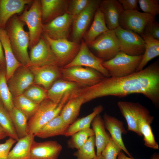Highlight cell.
<instances>
[{"label":"cell","mask_w":159,"mask_h":159,"mask_svg":"<svg viewBox=\"0 0 159 159\" xmlns=\"http://www.w3.org/2000/svg\"><path fill=\"white\" fill-rule=\"evenodd\" d=\"M83 103L93 99L112 96L123 97L141 94L159 107V63L157 61L142 70L121 77H105L97 84L77 91Z\"/></svg>","instance_id":"1"},{"label":"cell","mask_w":159,"mask_h":159,"mask_svg":"<svg viewBox=\"0 0 159 159\" xmlns=\"http://www.w3.org/2000/svg\"><path fill=\"white\" fill-rule=\"evenodd\" d=\"M7 31H6L10 44L14 54L23 66L28 67L30 63L28 52L29 37L28 32L24 29V23L16 16L10 19Z\"/></svg>","instance_id":"2"},{"label":"cell","mask_w":159,"mask_h":159,"mask_svg":"<svg viewBox=\"0 0 159 159\" xmlns=\"http://www.w3.org/2000/svg\"><path fill=\"white\" fill-rule=\"evenodd\" d=\"M72 94L66 95L58 104L48 98L41 103L36 112L28 121V134L34 135L46 123L59 115Z\"/></svg>","instance_id":"3"},{"label":"cell","mask_w":159,"mask_h":159,"mask_svg":"<svg viewBox=\"0 0 159 159\" xmlns=\"http://www.w3.org/2000/svg\"><path fill=\"white\" fill-rule=\"evenodd\" d=\"M142 57L143 55L131 56L120 51L112 58L103 62L102 65L110 77H123L136 72Z\"/></svg>","instance_id":"4"},{"label":"cell","mask_w":159,"mask_h":159,"mask_svg":"<svg viewBox=\"0 0 159 159\" xmlns=\"http://www.w3.org/2000/svg\"><path fill=\"white\" fill-rule=\"evenodd\" d=\"M61 78L77 84L82 88L95 85L105 77L93 69L82 66L60 67Z\"/></svg>","instance_id":"5"},{"label":"cell","mask_w":159,"mask_h":159,"mask_svg":"<svg viewBox=\"0 0 159 159\" xmlns=\"http://www.w3.org/2000/svg\"><path fill=\"white\" fill-rule=\"evenodd\" d=\"M19 18L28 27L29 37V48L31 49L38 43L43 33V24L40 0L34 1L29 9H26Z\"/></svg>","instance_id":"6"},{"label":"cell","mask_w":159,"mask_h":159,"mask_svg":"<svg viewBox=\"0 0 159 159\" xmlns=\"http://www.w3.org/2000/svg\"><path fill=\"white\" fill-rule=\"evenodd\" d=\"M104 62L113 58L120 52V43L114 30L102 33L87 45Z\"/></svg>","instance_id":"7"},{"label":"cell","mask_w":159,"mask_h":159,"mask_svg":"<svg viewBox=\"0 0 159 159\" xmlns=\"http://www.w3.org/2000/svg\"><path fill=\"white\" fill-rule=\"evenodd\" d=\"M42 35L49 43L59 66L63 67L70 63L80 50V44L79 43L67 39H54L44 34Z\"/></svg>","instance_id":"8"},{"label":"cell","mask_w":159,"mask_h":159,"mask_svg":"<svg viewBox=\"0 0 159 159\" xmlns=\"http://www.w3.org/2000/svg\"><path fill=\"white\" fill-rule=\"evenodd\" d=\"M134 106L139 130L143 136L145 145L148 147L158 149L159 145L155 140L150 126L154 117L150 114L146 107L140 103L134 102Z\"/></svg>","instance_id":"9"},{"label":"cell","mask_w":159,"mask_h":159,"mask_svg":"<svg viewBox=\"0 0 159 159\" xmlns=\"http://www.w3.org/2000/svg\"><path fill=\"white\" fill-rule=\"evenodd\" d=\"M114 30L119 40L120 51L131 56L143 54L145 42L140 35L124 29L119 26Z\"/></svg>","instance_id":"10"},{"label":"cell","mask_w":159,"mask_h":159,"mask_svg":"<svg viewBox=\"0 0 159 159\" xmlns=\"http://www.w3.org/2000/svg\"><path fill=\"white\" fill-rule=\"evenodd\" d=\"M81 40L80 49L76 56L70 63L62 67L84 66L97 70L105 77H110L108 72L102 65L103 60L92 53L84 40Z\"/></svg>","instance_id":"11"},{"label":"cell","mask_w":159,"mask_h":159,"mask_svg":"<svg viewBox=\"0 0 159 159\" xmlns=\"http://www.w3.org/2000/svg\"><path fill=\"white\" fill-rule=\"evenodd\" d=\"M155 20V17L138 10H124L120 17L119 26L141 36L147 25Z\"/></svg>","instance_id":"12"},{"label":"cell","mask_w":159,"mask_h":159,"mask_svg":"<svg viewBox=\"0 0 159 159\" xmlns=\"http://www.w3.org/2000/svg\"><path fill=\"white\" fill-rule=\"evenodd\" d=\"M101 0H90L86 8L76 17L73 22L72 34V41L79 43L84 37L86 31Z\"/></svg>","instance_id":"13"},{"label":"cell","mask_w":159,"mask_h":159,"mask_svg":"<svg viewBox=\"0 0 159 159\" xmlns=\"http://www.w3.org/2000/svg\"><path fill=\"white\" fill-rule=\"evenodd\" d=\"M74 17L66 13L43 24V34L54 39H67Z\"/></svg>","instance_id":"14"},{"label":"cell","mask_w":159,"mask_h":159,"mask_svg":"<svg viewBox=\"0 0 159 159\" xmlns=\"http://www.w3.org/2000/svg\"><path fill=\"white\" fill-rule=\"evenodd\" d=\"M30 49V63L28 67L51 64L59 66L49 43L42 34L38 43Z\"/></svg>","instance_id":"15"},{"label":"cell","mask_w":159,"mask_h":159,"mask_svg":"<svg viewBox=\"0 0 159 159\" xmlns=\"http://www.w3.org/2000/svg\"><path fill=\"white\" fill-rule=\"evenodd\" d=\"M57 65L28 67L33 74L34 82L48 90L57 80L61 78L60 67Z\"/></svg>","instance_id":"16"},{"label":"cell","mask_w":159,"mask_h":159,"mask_svg":"<svg viewBox=\"0 0 159 159\" xmlns=\"http://www.w3.org/2000/svg\"><path fill=\"white\" fill-rule=\"evenodd\" d=\"M62 145L56 141L37 142L34 140L30 148L31 159H57Z\"/></svg>","instance_id":"17"},{"label":"cell","mask_w":159,"mask_h":159,"mask_svg":"<svg viewBox=\"0 0 159 159\" xmlns=\"http://www.w3.org/2000/svg\"><path fill=\"white\" fill-rule=\"evenodd\" d=\"M9 87L14 97L23 94L34 82V75L28 67L23 66L9 79Z\"/></svg>","instance_id":"18"},{"label":"cell","mask_w":159,"mask_h":159,"mask_svg":"<svg viewBox=\"0 0 159 159\" xmlns=\"http://www.w3.org/2000/svg\"><path fill=\"white\" fill-rule=\"evenodd\" d=\"M99 7L109 30H114L119 26L120 17L124 10L118 0L101 1Z\"/></svg>","instance_id":"19"},{"label":"cell","mask_w":159,"mask_h":159,"mask_svg":"<svg viewBox=\"0 0 159 159\" xmlns=\"http://www.w3.org/2000/svg\"><path fill=\"white\" fill-rule=\"evenodd\" d=\"M43 24L67 13L69 0H40Z\"/></svg>","instance_id":"20"},{"label":"cell","mask_w":159,"mask_h":159,"mask_svg":"<svg viewBox=\"0 0 159 159\" xmlns=\"http://www.w3.org/2000/svg\"><path fill=\"white\" fill-rule=\"evenodd\" d=\"M103 119L105 128L109 132L112 139L130 157L132 158L125 147L122 139V135L127 133L123 122L106 113H104Z\"/></svg>","instance_id":"21"},{"label":"cell","mask_w":159,"mask_h":159,"mask_svg":"<svg viewBox=\"0 0 159 159\" xmlns=\"http://www.w3.org/2000/svg\"><path fill=\"white\" fill-rule=\"evenodd\" d=\"M82 88L75 82L60 78L54 82L47 90V98L58 104L66 95L73 93Z\"/></svg>","instance_id":"22"},{"label":"cell","mask_w":159,"mask_h":159,"mask_svg":"<svg viewBox=\"0 0 159 159\" xmlns=\"http://www.w3.org/2000/svg\"><path fill=\"white\" fill-rule=\"evenodd\" d=\"M0 40L4 51L6 70L7 81L9 80L22 64L16 57L11 48L6 31L4 29L0 28Z\"/></svg>","instance_id":"23"},{"label":"cell","mask_w":159,"mask_h":159,"mask_svg":"<svg viewBox=\"0 0 159 159\" xmlns=\"http://www.w3.org/2000/svg\"><path fill=\"white\" fill-rule=\"evenodd\" d=\"M32 0H0V28L4 29L8 20L14 15L21 12Z\"/></svg>","instance_id":"24"},{"label":"cell","mask_w":159,"mask_h":159,"mask_svg":"<svg viewBox=\"0 0 159 159\" xmlns=\"http://www.w3.org/2000/svg\"><path fill=\"white\" fill-rule=\"evenodd\" d=\"M69 125L63 120L59 114L46 123L34 135L42 139L58 135H64Z\"/></svg>","instance_id":"25"},{"label":"cell","mask_w":159,"mask_h":159,"mask_svg":"<svg viewBox=\"0 0 159 159\" xmlns=\"http://www.w3.org/2000/svg\"><path fill=\"white\" fill-rule=\"evenodd\" d=\"M83 104L82 100L76 93V91L71 95L59 114L67 124L70 125L77 120Z\"/></svg>","instance_id":"26"},{"label":"cell","mask_w":159,"mask_h":159,"mask_svg":"<svg viewBox=\"0 0 159 159\" xmlns=\"http://www.w3.org/2000/svg\"><path fill=\"white\" fill-rule=\"evenodd\" d=\"M91 125L94 133L97 149L96 155L97 156H98L101 155L111 137L106 132L103 119L100 114L95 117Z\"/></svg>","instance_id":"27"},{"label":"cell","mask_w":159,"mask_h":159,"mask_svg":"<svg viewBox=\"0 0 159 159\" xmlns=\"http://www.w3.org/2000/svg\"><path fill=\"white\" fill-rule=\"evenodd\" d=\"M108 30L103 14L98 7L95 14L92 24L84 37V41L88 45L101 34Z\"/></svg>","instance_id":"28"},{"label":"cell","mask_w":159,"mask_h":159,"mask_svg":"<svg viewBox=\"0 0 159 159\" xmlns=\"http://www.w3.org/2000/svg\"><path fill=\"white\" fill-rule=\"evenodd\" d=\"M145 42V51L136 72L142 70L151 60L159 55V40L146 34L141 36Z\"/></svg>","instance_id":"29"},{"label":"cell","mask_w":159,"mask_h":159,"mask_svg":"<svg viewBox=\"0 0 159 159\" xmlns=\"http://www.w3.org/2000/svg\"><path fill=\"white\" fill-rule=\"evenodd\" d=\"M35 136L29 134L19 139L9 153L8 159H31L30 148Z\"/></svg>","instance_id":"30"},{"label":"cell","mask_w":159,"mask_h":159,"mask_svg":"<svg viewBox=\"0 0 159 159\" xmlns=\"http://www.w3.org/2000/svg\"><path fill=\"white\" fill-rule=\"evenodd\" d=\"M117 105L127 122V130L133 131L140 136H142L138 128L135 115L134 102L120 101Z\"/></svg>","instance_id":"31"},{"label":"cell","mask_w":159,"mask_h":159,"mask_svg":"<svg viewBox=\"0 0 159 159\" xmlns=\"http://www.w3.org/2000/svg\"><path fill=\"white\" fill-rule=\"evenodd\" d=\"M103 110V108L102 105L97 106L94 108L93 112L90 114L77 120L69 126L64 136L66 137L70 136L79 131L90 128L94 118L97 115L100 114Z\"/></svg>","instance_id":"32"},{"label":"cell","mask_w":159,"mask_h":159,"mask_svg":"<svg viewBox=\"0 0 159 159\" xmlns=\"http://www.w3.org/2000/svg\"><path fill=\"white\" fill-rule=\"evenodd\" d=\"M13 103L14 107L23 113L28 120L34 114L39 105L33 102L23 94L14 97Z\"/></svg>","instance_id":"33"},{"label":"cell","mask_w":159,"mask_h":159,"mask_svg":"<svg viewBox=\"0 0 159 159\" xmlns=\"http://www.w3.org/2000/svg\"><path fill=\"white\" fill-rule=\"evenodd\" d=\"M9 113L19 139L26 136L28 135V119L26 116L15 107Z\"/></svg>","instance_id":"34"},{"label":"cell","mask_w":159,"mask_h":159,"mask_svg":"<svg viewBox=\"0 0 159 159\" xmlns=\"http://www.w3.org/2000/svg\"><path fill=\"white\" fill-rule=\"evenodd\" d=\"M6 72L0 71V100L9 112L14 107L13 97L6 82Z\"/></svg>","instance_id":"35"},{"label":"cell","mask_w":159,"mask_h":159,"mask_svg":"<svg viewBox=\"0 0 159 159\" xmlns=\"http://www.w3.org/2000/svg\"><path fill=\"white\" fill-rule=\"evenodd\" d=\"M0 126L9 138L17 141L19 138L16 133L10 115L0 100Z\"/></svg>","instance_id":"36"},{"label":"cell","mask_w":159,"mask_h":159,"mask_svg":"<svg viewBox=\"0 0 159 159\" xmlns=\"http://www.w3.org/2000/svg\"><path fill=\"white\" fill-rule=\"evenodd\" d=\"M94 135L93 130L90 128L79 131L70 136L67 141L68 148L78 149L87 141L88 138Z\"/></svg>","instance_id":"37"},{"label":"cell","mask_w":159,"mask_h":159,"mask_svg":"<svg viewBox=\"0 0 159 159\" xmlns=\"http://www.w3.org/2000/svg\"><path fill=\"white\" fill-rule=\"evenodd\" d=\"M95 146V137L93 135L90 137L82 147L74 152L73 155L76 159H93L97 157Z\"/></svg>","instance_id":"38"},{"label":"cell","mask_w":159,"mask_h":159,"mask_svg":"<svg viewBox=\"0 0 159 159\" xmlns=\"http://www.w3.org/2000/svg\"><path fill=\"white\" fill-rule=\"evenodd\" d=\"M23 95L37 104H40L47 98V91L35 86H30L24 92Z\"/></svg>","instance_id":"39"},{"label":"cell","mask_w":159,"mask_h":159,"mask_svg":"<svg viewBox=\"0 0 159 159\" xmlns=\"http://www.w3.org/2000/svg\"><path fill=\"white\" fill-rule=\"evenodd\" d=\"M138 4L143 12L154 17L159 14L158 0H138Z\"/></svg>","instance_id":"40"},{"label":"cell","mask_w":159,"mask_h":159,"mask_svg":"<svg viewBox=\"0 0 159 159\" xmlns=\"http://www.w3.org/2000/svg\"><path fill=\"white\" fill-rule=\"evenodd\" d=\"M122 150L120 148L110 137L101 155L103 159H117L119 153Z\"/></svg>","instance_id":"41"},{"label":"cell","mask_w":159,"mask_h":159,"mask_svg":"<svg viewBox=\"0 0 159 159\" xmlns=\"http://www.w3.org/2000/svg\"><path fill=\"white\" fill-rule=\"evenodd\" d=\"M90 0H69L67 13L74 18L82 12L87 6Z\"/></svg>","instance_id":"42"},{"label":"cell","mask_w":159,"mask_h":159,"mask_svg":"<svg viewBox=\"0 0 159 159\" xmlns=\"http://www.w3.org/2000/svg\"><path fill=\"white\" fill-rule=\"evenodd\" d=\"M143 34L150 35L159 40V24L158 22L155 20L148 24L144 29L143 35Z\"/></svg>","instance_id":"43"},{"label":"cell","mask_w":159,"mask_h":159,"mask_svg":"<svg viewBox=\"0 0 159 159\" xmlns=\"http://www.w3.org/2000/svg\"><path fill=\"white\" fill-rule=\"evenodd\" d=\"M16 141L15 140L9 138L5 143H0V159H8L11 149Z\"/></svg>","instance_id":"44"},{"label":"cell","mask_w":159,"mask_h":159,"mask_svg":"<svg viewBox=\"0 0 159 159\" xmlns=\"http://www.w3.org/2000/svg\"><path fill=\"white\" fill-rule=\"evenodd\" d=\"M124 11L138 10L140 9L138 0H119Z\"/></svg>","instance_id":"45"},{"label":"cell","mask_w":159,"mask_h":159,"mask_svg":"<svg viewBox=\"0 0 159 159\" xmlns=\"http://www.w3.org/2000/svg\"><path fill=\"white\" fill-rule=\"evenodd\" d=\"M4 54L2 46L0 40V66H4L6 64L5 57Z\"/></svg>","instance_id":"46"},{"label":"cell","mask_w":159,"mask_h":159,"mask_svg":"<svg viewBox=\"0 0 159 159\" xmlns=\"http://www.w3.org/2000/svg\"><path fill=\"white\" fill-rule=\"evenodd\" d=\"M117 159H135L133 158L128 157L126 156L124 153L121 151L119 153ZM150 159H153L151 158Z\"/></svg>","instance_id":"47"},{"label":"cell","mask_w":159,"mask_h":159,"mask_svg":"<svg viewBox=\"0 0 159 159\" xmlns=\"http://www.w3.org/2000/svg\"><path fill=\"white\" fill-rule=\"evenodd\" d=\"M8 136L6 132L0 126V141Z\"/></svg>","instance_id":"48"},{"label":"cell","mask_w":159,"mask_h":159,"mask_svg":"<svg viewBox=\"0 0 159 159\" xmlns=\"http://www.w3.org/2000/svg\"><path fill=\"white\" fill-rule=\"evenodd\" d=\"M151 158L153 159H159V155L158 153H154L151 156Z\"/></svg>","instance_id":"49"},{"label":"cell","mask_w":159,"mask_h":159,"mask_svg":"<svg viewBox=\"0 0 159 159\" xmlns=\"http://www.w3.org/2000/svg\"><path fill=\"white\" fill-rule=\"evenodd\" d=\"M93 159H103V158L101 155H100L98 156H97L96 158H95Z\"/></svg>","instance_id":"50"},{"label":"cell","mask_w":159,"mask_h":159,"mask_svg":"<svg viewBox=\"0 0 159 159\" xmlns=\"http://www.w3.org/2000/svg\"><path fill=\"white\" fill-rule=\"evenodd\" d=\"M1 66H0V71L1 68Z\"/></svg>","instance_id":"51"}]
</instances>
